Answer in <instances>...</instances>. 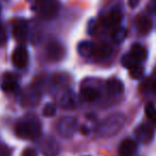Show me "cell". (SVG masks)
Wrapping results in <instances>:
<instances>
[{"instance_id":"22","label":"cell","mask_w":156,"mask_h":156,"mask_svg":"<svg viewBox=\"0 0 156 156\" xmlns=\"http://www.w3.org/2000/svg\"><path fill=\"white\" fill-rule=\"evenodd\" d=\"M121 64L123 65V67L127 68V69H132L134 66L138 65V62L131 55V53H127V54H124L121 58Z\"/></svg>"},{"instance_id":"13","label":"cell","mask_w":156,"mask_h":156,"mask_svg":"<svg viewBox=\"0 0 156 156\" xmlns=\"http://www.w3.org/2000/svg\"><path fill=\"white\" fill-rule=\"evenodd\" d=\"M41 151L47 156H55L58 153V144L51 138H47L41 142Z\"/></svg>"},{"instance_id":"30","label":"cell","mask_w":156,"mask_h":156,"mask_svg":"<svg viewBox=\"0 0 156 156\" xmlns=\"http://www.w3.org/2000/svg\"><path fill=\"white\" fill-rule=\"evenodd\" d=\"M94 30H96V21H94V19H91V20L89 21V23H88L87 31H88L89 34H93V33L94 32Z\"/></svg>"},{"instance_id":"12","label":"cell","mask_w":156,"mask_h":156,"mask_svg":"<svg viewBox=\"0 0 156 156\" xmlns=\"http://www.w3.org/2000/svg\"><path fill=\"white\" fill-rule=\"evenodd\" d=\"M123 89V83L118 79L112 78L106 82V90L111 96H117V94H122Z\"/></svg>"},{"instance_id":"5","label":"cell","mask_w":156,"mask_h":156,"mask_svg":"<svg viewBox=\"0 0 156 156\" xmlns=\"http://www.w3.org/2000/svg\"><path fill=\"white\" fill-rule=\"evenodd\" d=\"M13 65L18 69H23L29 63V52L23 45L17 46L12 54Z\"/></svg>"},{"instance_id":"26","label":"cell","mask_w":156,"mask_h":156,"mask_svg":"<svg viewBox=\"0 0 156 156\" xmlns=\"http://www.w3.org/2000/svg\"><path fill=\"white\" fill-rule=\"evenodd\" d=\"M144 86H146V89L148 91H152V93L156 94V80L149 79L148 81L144 82Z\"/></svg>"},{"instance_id":"15","label":"cell","mask_w":156,"mask_h":156,"mask_svg":"<svg viewBox=\"0 0 156 156\" xmlns=\"http://www.w3.org/2000/svg\"><path fill=\"white\" fill-rule=\"evenodd\" d=\"M131 55L139 63L146 61L148 53H147L146 48L142 45H140V44H134L131 47Z\"/></svg>"},{"instance_id":"31","label":"cell","mask_w":156,"mask_h":156,"mask_svg":"<svg viewBox=\"0 0 156 156\" xmlns=\"http://www.w3.org/2000/svg\"><path fill=\"white\" fill-rule=\"evenodd\" d=\"M127 4H129L132 9H135L136 6L139 4V0H129V1H127Z\"/></svg>"},{"instance_id":"28","label":"cell","mask_w":156,"mask_h":156,"mask_svg":"<svg viewBox=\"0 0 156 156\" xmlns=\"http://www.w3.org/2000/svg\"><path fill=\"white\" fill-rule=\"evenodd\" d=\"M0 156H11V150L9 147L0 144Z\"/></svg>"},{"instance_id":"2","label":"cell","mask_w":156,"mask_h":156,"mask_svg":"<svg viewBox=\"0 0 156 156\" xmlns=\"http://www.w3.org/2000/svg\"><path fill=\"white\" fill-rule=\"evenodd\" d=\"M32 9L41 15V18L51 20L58 15L60 11V3L58 0H34Z\"/></svg>"},{"instance_id":"10","label":"cell","mask_w":156,"mask_h":156,"mask_svg":"<svg viewBox=\"0 0 156 156\" xmlns=\"http://www.w3.org/2000/svg\"><path fill=\"white\" fill-rule=\"evenodd\" d=\"M137 151V142L133 139L126 138L120 144L119 155L120 156H134Z\"/></svg>"},{"instance_id":"6","label":"cell","mask_w":156,"mask_h":156,"mask_svg":"<svg viewBox=\"0 0 156 156\" xmlns=\"http://www.w3.org/2000/svg\"><path fill=\"white\" fill-rule=\"evenodd\" d=\"M46 55L52 62H58L65 55V49L58 41H51L46 47Z\"/></svg>"},{"instance_id":"3","label":"cell","mask_w":156,"mask_h":156,"mask_svg":"<svg viewBox=\"0 0 156 156\" xmlns=\"http://www.w3.org/2000/svg\"><path fill=\"white\" fill-rule=\"evenodd\" d=\"M124 124V116L122 114L111 115L100 125V134L105 137H109L119 132V129Z\"/></svg>"},{"instance_id":"32","label":"cell","mask_w":156,"mask_h":156,"mask_svg":"<svg viewBox=\"0 0 156 156\" xmlns=\"http://www.w3.org/2000/svg\"><path fill=\"white\" fill-rule=\"evenodd\" d=\"M150 9L152 12L156 13V0H151L150 1Z\"/></svg>"},{"instance_id":"27","label":"cell","mask_w":156,"mask_h":156,"mask_svg":"<svg viewBox=\"0 0 156 156\" xmlns=\"http://www.w3.org/2000/svg\"><path fill=\"white\" fill-rule=\"evenodd\" d=\"M5 41H6V32H5V30H4L3 26L0 23V46L4 45Z\"/></svg>"},{"instance_id":"4","label":"cell","mask_w":156,"mask_h":156,"mask_svg":"<svg viewBox=\"0 0 156 156\" xmlns=\"http://www.w3.org/2000/svg\"><path fill=\"white\" fill-rule=\"evenodd\" d=\"M78 127V121L73 117H65L60 120L58 124V131L61 136L65 138L71 137L76 131Z\"/></svg>"},{"instance_id":"20","label":"cell","mask_w":156,"mask_h":156,"mask_svg":"<svg viewBox=\"0 0 156 156\" xmlns=\"http://www.w3.org/2000/svg\"><path fill=\"white\" fill-rule=\"evenodd\" d=\"M39 93L36 89H30L25 96L23 97V103L27 105H36L39 101Z\"/></svg>"},{"instance_id":"9","label":"cell","mask_w":156,"mask_h":156,"mask_svg":"<svg viewBox=\"0 0 156 156\" xmlns=\"http://www.w3.org/2000/svg\"><path fill=\"white\" fill-rule=\"evenodd\" d=\"M122 21V14L119 10H113L111 11L108 15L105 17L104 19V25L106 26L108 29H112L114 31L115 29L120 27V23Z\"/></svg>"},{"instance_id":"8","label":"cell","mask_w":156,"mask_h":156,"mask_svg":"<svg viewBox=\"0 0 156 156\" xmlns=\"http://www.w3.org/2000/svg\"><path fill=\"white\" fill-rule=\"evenodd\" d=\"M13 36L18 41H25L28 36V27L26 21L23 20H16L13 23L12 28Z\"/></svg>"},{"instance_id":"11","label":"cell","mask_w":156,"mask_h":156,"mask_svg":"<svg viewBox=\"0 0 156 156\" xmlns=\"http://www.w3.org/2000/svg\"><path fill=\"white\" fill-rule=\"evenodd\" d=\"M135 136L139 141L149 142L153 137V129L147 124H141L135 129Z\"/></svg>"},{"instance_id":"25","label":"cell","mask_w":156,"mask_h":156,"mask_svg":"<svg viewBox=\"0 0 156 156\" xmlns=\"http://www.w3.org/2000/svg\"><path fill=\"white\" fill-rule=\"evenodd\" d=\"M56 113V106L52 103H47L43 108V115L45 117H53Z\"/></svg>"},{"instance_id":"24","label":"cell","mask_w":156,"mask_h":156,"mask_svg":"<svg viewBox=\"0 0 156 156\" xmlns=\"http://www.w3.org/2000/svg\"><path fill=\"white\" fill-rule=\"evenodd\" d=\"M144 74V67L140 66L139 64L136 66H134L132 69H129V76H132L133 79L137 80V79H140Z\"/></svg>"},{"instance_id":"33","label":"cell","mask_w":156,"mask_h":156,"mask_svg":"<svg viewBox=\"0 0 156 156\" xmlns=\"http://www.w3.org/2000/svg\"><path fill=\"white\" fill-rule=\"evenodd\" d=\"M81 129H82V133L83 134H88V129H87L86 126H82Z\"/></svg>"},{"instance_id":"17","label":"cell","mask_w":156,"mask_h":156,"mask_svg":"<svg viewBox=\"0 0 156 156\" xmlns=\"http://www.w3.org/2000/svg\"><path fill=\"white\" fill-rule=\"evenodd\" d=\"M112 54V47L107 44H100L96 46L94 48V55H96L97 58L99 60H104V58H109Z\"/></svg>"},{"instance_id":"29","label":"cell","mask_w":156,"mask_h":156,"mask_svg":"<svg viewBox=\"0 0 156 156\" xmlns=\"http://www.w3.org/2000/svg\"><path fill=\"white\" fill-rule=\"evenodd\" d=\"M21 156H38V154H37V152H36V150H35V149L27 148L23 152Z\"/></svg>"},{"instance_id":"7","label":"cell","mask_w":156,"mask_h":156,"mask_svg":"<svg viewBox=\"0 0 156 156\" xmlns=\"http://www.w3.org/2000/svg\"><path fill=\"white\" fill-rule=\"evenodd\" d=\"M18 87V79L15 74L13 73H5L2 78V82H1V88L3 91L6 93H13L15 91Z\"/></svg>"},{"instance_id":"19","label":"cell","mask_w":156,"mask_h":156,"mask_svg":"<svg viewBox=\"0 0 156 156\" xmlns=\"http://www.w3.org/2000/svg\"><path fill=\"white\" fill-rule=\"evenodd\" d=\"M61 105L66 109H72L76 106V97L71 91L66 93L61 99Z\"/></svg>"},{"instance_id":"16","label":"cell","mask_w":156,"mask_h":156,"mask_svg":"<svg viewBox=\"0 0 156 156\" xmlns=\"http://www.w3.org/2000/svg\"><path fill=\"white\" fill-rule=\"evenodd\" d=\"M153 23L149 16H140L137 19V29L141 34H148L152 30Z\"/></svg>"},{"instance_id":"1","label":"cell","mask_w":156,"mask_h":156,"mask_svg":"<svg viewBox=\"0 0 156 156\" xmlns=\"http://www.w3.org/2000/svg\"><path fill=\"white\" fill-rule=\"evenodd\" d=\"M15 133L23 139H35L41 134V123L35 115H27L16 124Z\"/></svg>"},{"instance_id":"23","label":"cell","mask_w":156,"mask_h":156,"mask_svg":"<svg viewBox=\"0 0 156 156\" xmlns=\"http://www.w3.org/2000/svg\"><path fill=\"white\" fill-rule=\"evenodd\" d=\"M144 112H146V116L153 122H156V107L152 103H148L144 107Z\"/></svg>"},{"instance_id":"34","label":"cell","mask_w":156,"mask_h":156,"mask_svg":"<svg viewBox=\"0 0 156 156\" xmlns=\"http://www.w3.org/2000/svg\"><path fill=\"white\" fill-rule=\"evenodd\" d=\"M0 12H1V6H0Z\"/></svg>"},{"instance_id":"21","label":"cell","mask_w":156,"mask_h":156,"mask_svg":"<svg viewBox=\"0 0 156 156\" xmlns=\"http://www.w3.org/2000/svg\"><path fill=\"white\" fill-rule=\"evenodd\" d=\"M125 37H126V30H125L124 28L119 27L112 32V38H113V41H115L116 44L122 43L125 39Z\"/></svg>"},{"instance_id":"18","label":"cell","mask_w":156,"mask_h":156,"mask_svg":"<svg viewBox=\"0 0 156 156\" xmlns=\"http://www.w3.org/2000/svg\"><path fill=\"white\" fill-rule=\"evenodd\" d=\"M94 48H96V46L91 41H83L78 45V52L80 53V55L87 58V56L94 55Z\"/></svg>"},{"instance_id":"14","label":"cell","mask_w":156,"mask_h":156,"mask_svg":"<svg viewBox=\"0 0 156 156\" xmlns=\"http://www.w3.org/2000/svg\"><path fill=\"white\" fill-rule=\"evenodd\" d=\"M99 90L93 86H83L81 88V98L87 102H93L99 98Z\"/></svg>"}]
</instances>
